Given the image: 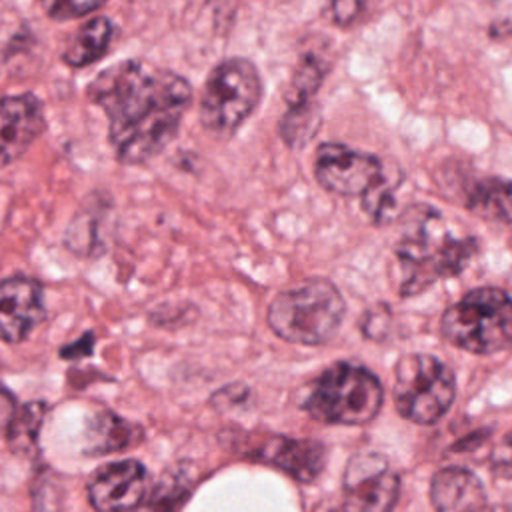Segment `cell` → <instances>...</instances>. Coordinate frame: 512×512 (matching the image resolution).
<instances>
[{
	"label": "cell",
	"mask_w": 512,
	"mask_h": 512,
	"mask_svg": "<svg viewBox=\"0 0 512 512\" xmlns=\"http://www.w3.org/2000/svg\"><path fill=\"white\" fill-rule=\"evenodd\" d=\"M114 26L106 16L90 18L82 24L76 34L70 38L68 46L62 52V58L72 68H84L96 60H100L112 40Z\"/></svg>",
	"instance_id": "cell-16"
},
{
	"label": "cell",
	"mask_w": 512,
	"mask_h": 512,
	"mask_svg": "<svg viewBox=\"0 0 512 512\" xmlns=\"http://www.w3.org/2000/svg\"><path fill=\"white\" fill-rule=\"evenodd\" d=\"M256 460L280 468L298 482H312L324 468L326 450L314 440H294L272 436L252 454Z\"/></svg>",
	"instance_id": "cell-13"
},
{
	"label": "cell",
	"mask_w": 512,
	"mask_h": 512,
	"mask_svg": "<svg viewBox=\"0 0 512 512\" xmlns=\"http://www.w3.org/2000/svg\"><path fill=\"white\" fill-rule=\"evenodd\" d=\"M106 0H38L40 8L52 20H76L98 10Z\"/></svg>",
	"instance_id": "cell-22"
},
{
	"label": "cell",
	"mask_w": 512,
	"mask_h": 512,
	"mask_svg": "<svg viewBox=\"0 0 512 512\" xmlns=\"http://www.w3.org/2000/svg\"><path fill=\"white\" fill-rule=\"evenodd\" d=\"M328 72V64L316 56V54H304L290 78L288 92H286V104H312L318 88L324 82V76Z\"/></svg>",
	"instance_id": "cell-19"
},
{
	"label": "cell",
	"mask_w": 512,
	"mask_h": 512,
	"mask_svg": "<svg viewBox=\"0 0 512 512\" xmlns=\"http://www.w3.org/2000/svg\"><path fill=\"white\" fill-rule=\"evenodd\" d=\"M474 512H510V510H506V508H502V506H488V504H484V506H480V508L474 510Z\"/></svg>",
	"instance_id": "cell-25"
},
{
	"label": "cell",
	"mask_w": 512,
	"mask_h": 512,
	"mask_svg": "<svg viewBox=\"0 0 512 512\" xmlns=\"http://www.w3.org/2000/svg\"><path fill=\"white\" fill-rule=\"evenodd\" d=\"M108 118V140L116 160L140 166L158 156L178 134L192 102L182 76L144 60H122L100 72L86 88Z\"/></svg>",
	"instance_id": "cell-1"
},
{
	"label": "cell",
	"mask_w": 512,
	"mask_h": 512,
	"mask_svg": "<svg viewBox=\"0 0 512 512\" xmlns=\"http://www.w3.org/2000/svg\"><path fill=\"white\" fill-rule=\"evenodd\" d=\"M454 400V376L428 354H408L394 370V404L400 416L416 424L440 420Z\"/></svg>",
	"instance_id": "cell-7"
},
{
	"label": "cell",
	"mask_w": 512,
	"mask_h": 512,
	"mask_svg": "<svg viewBox=\"0 0 512 512\" xmlns=\"http://www.w3.org/2000/svg\"><path fill=\"white\" fill-rule=\"evenodd\" d=\"M44 412H46L44 404L30 402V404H24L12 416L6 430V438L14 450H28L36 444L38 430L44 420Z\"/></svg>",
	"instance_id": "cell-21"
},
{
	"label": "cell",
	"mask_w": 512,
	"mask_h": 512,
	"mask_svg": "<svg viewBox=\"0 0 512 512\" xmlns=\"http://www.w3.org/2000/svg\"><path fill=\"white\" fill-rule=\"evenodd\" d=\"M400 480L384 456L360 452L344 472V512H392Z\"/></svg>",
	"instance_id": "cell-9"
},
{
	"label": "cell",
	"mask_w": 512,
	"mask_h": 512,
	"mask_svg": "<svg viewBox=\"0 0 512 512\" xmlns=\"http://www.w3.org/2000/svg\"><path fill=\"white\" fill-rule=\"evenodd\" d=\"M148 472L138 460H120L100 468L88 482V500L98 512L136 510L146 496Z\"/></svg>",
	"instance_id": "cell-10"
},
{
	"label": "cell",
	"mask_w": 512,
	"mask_h": 512,
	"mask_svg": "<svg viewBox=\"0 0 512 512\" xmlns=\"http://www.w3.org/2000/svg\"><path fill=\"white\" fill-rule=\"evenodd\" d=\"M464 204L484 220L512 224V180L482 178L470 186Z\"/></svg>",
	"instance_id": "cell-15"
},
{
	"label": "cell",
	"mask_w": 512,
	"mask_h": 512,
	"mask_svg": "<svg viewBox=\"0 0 512 512\" xmlns=\"http://www.w3.org/2000/svg\"><path fill=\"white\" fill-rule=\"evenodd\" d=\"M136 440V428L112 412L96 414L88 424L90 452H116L124 450Z\"/></svg>",
	"instance_id": "cell-18"
},
{
	"label": "cell",
	"mask_w": 512,
	"mask_h": 512,
	"mask_svg": "<svg viewBox=\"0 0 512 512\" xmlns=\"http://www.w3.org/2000/svg\"><path fill=\"white\" fill-rule=\"evenodd\" d=\"M430 500L436 512H474L486 504L480 480L464 468H442L430 484Z\"/></svg>",
	"instance_id": "cell-14"
},
{
	"label": "cell",
	"mask_w": 512,
	"mask_h": 512,
	"mask_svg": "<svg viewBox=\"0 0 512 512\" xmlns=\"http://www.w3.org/2000/svg\"><path fill=\"white\" fill-rule=\"evenodd\" d=\"M316 128H318V112L314 102L288 106L278 124V132L290 148H302L312 138Z\"/></svg>",
	"instance_id": "cell-20"
},
{
	"label": "cell",
	"mask_w": 512,
	"mask_h": 512,
	"mask_svg": "<svg viewBox=\"0 0 512 512\" xmlns=\"http://www.w3.org/2000/svg\"><path fill=\"white\" fill-rule=\"evenodd\" d=\"M476 248L474 238H452L448 232H442L440 216L434 210L416 216L412 230L394 248L402 266L400 294L412 296L440 278L456 276L474 256Z\"/></svg>",
	"instance_id": "cell-2"
},
{
	"label": "cell",
	"mask_w": 512,
	"mask_h": 512,
	"mask_svg": "<svg viewBox=\"0 0 512 512\" xmlns=\"http://www.w3.org/2000/svg\"><path fill=\"white\" fill-rule=\"evenodd\" d=\"M442 336L468 352L492 354L512 344V298L500 288H476L440 320Z\"/></svg>",
	"instance_id": "cell-5"
},
{
	"label": "cell",
	"mask_w": 512,
	"mask_h": 512,
	"mask_svg": "<svg viewBox=\"0 0 512 512\" xmlns=\"http://www.w3.org/2000/svg\"><path fill=\"white\" fill-rule=\"evenodd\" d=\"M344 310V300L330 280L308 278L276 294L268 306V326L282 340L316 346L334 336Z\"/></svg>",
	"instance_id": "cell-3"
},
{
	"label": "cell",
	"mask_w": 512,
	"mask_h": 512,
	"mask_svg": "<svg viewBox=\"0 0 512 512\" xmlns=\"http://www.w3.org/2000/svg\"><path fill=\"white\" fill-rule=\"evenodd\" d=\"M44 318V292L30 276L0 280V340H24Z\"/></svg>",
	"instance_id": "cell-11"
},
{
	"label": "cell",
	"mask_w": 512,
	"mask_h": 512,
	"mask_svg": "<svg viewBox=\"0 0 512 512\" xmlns=\"http://www.w3.org/2000/svg\"><path fill=\"white\" fill-rule=\"evenodd\" d=\"M194 484L188 468L176 466L162 474L134 512H176Z\"/></svg>",
	"instance_id": "cell-17"
},
{
	"label": "cell",
	"mask_w": 512,
	"mask_h": 512,
	"mask_svg": "<svg viewBox=\"0 0 512 512\" xmlns=\"http://www.w3.org/2000/svg\"><path fill=\"white\" fill-rule=\"evenodd\" d=\"M382 406L378 378L354 364L338 362L322 372L308 394L306 412L328 424H366Z\"/></svg>",
	"instance_id": "cell-6"
},
{
	"label": "cell",
	"mask_w": 512,
	"mask_h": 512,
	"mask_svg": "<svg viewBox=\"0 0 512 512\" xmlns=\"http://www.w3.org/2000/svg\"><path fill=\"white\" fill-rule=\"evenodd\" d=\"M318 184L338 196H364L382 182L384 170L376 156L352 150L344 144H320L314 156Z\"/></svg>",
	"instance_id": "cell-8"
},
{
	"label": "cell",
	"mask_w": 512,
	"mask_h": 512,
	"mask_svg": "<svg viewBox=\"0 0 512 512\" xmlns=\"http://www.w3.org/2000/svg\"><path fill=\"white\" fill-rule=\"evenodd\" d=\"M262 98L258 68L246 58H226L208 74L200 96V122L220 140L232 138Z\"/></svg>",
	"instance_id": "cell-4"
},
{
	"label": "cell",
	"mask_w": 512,
	"mask_h": 512,
	"mask_svg": "<svg viewBox=\"0 0 512 512\" xmlns=\"http://www.w3.org/2000/svg\"><path fill=\"white\" fill-rule=\"evenodd\" d=\"M42 102L34 94L0 98V168L16 162L44 132Z\"/></svg>",
	"instance_id": "cell-12"
},
{
	"label": "cell",
	"mask_w": 512,
	"mask_h": 512,
	"mask_svg": "<svg viewBox=\"0 0 512 512\" xmlns=\"http://www.w3.org/2000/svg\"><path fill=\"white\" fill-rule=\"evenodd\" d=\"M492 472L500 478H512V432H508L494 448Z\"/></svg>",
	"instance_id": "cell-24"
},
{
	"label": "cell",
	"mask_w": 512,
	"mask_h": 512,
	"mask_svg": "<svg viewBox=\"0 0 512 512\" xmlns=\"http://www.w3.org/2000/svg\"><path fill=\"white\" fill-rule=\"evenodd\" d=\"M366 10V0H330V16L338 26H352Z\"/></svg>",
	"instance_id": "cell-23"
}]
</instances>
